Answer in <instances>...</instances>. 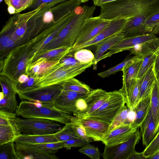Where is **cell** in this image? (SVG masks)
Wrapping results in <instances>:
<instances>
[{
  "label": "cell",
  "instance_id": "obj_1",
  "mask_svg": "<svg viewBox=\"0 0 159 159\" xmlns=\"http://www.w3.org/2000/svg\"><path fill=\"white\" fill-rule=\"evenodd\" d=\"M44 7L42 5L25 13L14 14L9 18L0 33L1 57H4L16 48L29 41V21Z\"/></svg>",
  "mask_w": 159,
  "mask_h": 159
},
{
  "label": "cell",
  "instance_id": "obj_2",
  "mask_svg": "<svg viewBox=\"0 0 159 159\" xmlns=\"http://www.w3.org/2000/svg\"><path fill=\"white\" fill-rule=\"evenodd\" d=\"M96 8L94 5H85L77 7L68 23L43 49L73 46L83 27L88 20L93 17Z\"/></svg>",
  "mask_w": 159,
  "mask_h": 159
},
{
  "label": "cell",
  "instance_id": "obj_3",
  "mask_svg": "<svg viewBox=\"0 0 159 159\" xmlns=\"http://www.w3.org/2000/svg\"><path fill=\"white\" fill-rule=\"evenodd\" d=\"M15 113L23 118L47 119L65 125L71 122L74 116L57 110L53 103L25 100L20 103Z\"/></svg>",
  "mask_w": 159,
  "mask_h": 159
},
{
  "label": "cell",
  "instance_id": "obj_4",
  "mask_svg": "<svg viewBox=\"0 0 159 159\" xmlns=\"http://www.w3.org/2000/svg\"><path fill=\"white\" fill-rule=\"evenodd\" d=\"M94 64L93 61L73 67L54 69L53 71L47 75L35 78L33 89L61 84L64 81L80 74Z\"/></svg>",
  "mask_w": 159,
  "mask_h": 159
},
{
  "label": "cell",
  "instance_id": "obj_5",
  "mask_svg": "<svg viewBox=\"0 0 159 159\" xmlns=\"http://www.w3.org/2000/svg\"><path fill=\"white\" fill-rule=\"evenodd\" d=\"M125 104L124 97L120 91L110 92L108 98L101 106L85 118L111 124L116 116L125 107Z\"/></svg>",
  "mask_w": 159,
  "mask_h": 159
},
{
  "label": "cell",
  "instance_id": "obj_6",
  "mask_svg": "<svg viewBox=\"0 0 159 159\" xmlns=\"http://www.w3.org/2000/svg\"><path fill=\"white\" fill-rule=\"evenodd\" d=\"M15 122L21 134H47L55 133L63 127L56 121L43 119L21 118L16 117Z\"/></svg>",
  "mask_w": 159,
  "mask_h": 159
},
{
  "label": "cell",
  "instance_id": "obj_7",
  "mask_svg": "<svg viewBox=\"0 0 159 159\" xmlns=\"http://www.w3.org/2000/svg\"><path fill=\"white\" fill-rule=\"evenodd\" d=\"M139 128L128 140L112 146L105 145L102 157L104 159H128L136 151L135 147L141 137Z\"/></svg>",
  "mask_w": 159,
  "mask_h": 159
},
{
  "label": "cell",
  "instance_id": "obj_8",
  "mask_svg": "<svg viewBox=\"0 0 159 159\" xmlns=\"http://www.w3.org/2000/svg\"><path fill=\"white\" fill-rule=\"evenodd\" d=\"M71 122L82 125L87 136L95 141H102L110 131V124L94 119L74 116Z\"/></svg>",
  "mask_w": 159,
  "mask_h": 159
},
{
  "label": "cell",
  "instance_id": "obj_9",
  "mask_svg": "<svg viewBox=\"0 0 159 159\" xmlns=\"http://www.w3.org/2000/svg\"><path fill=\"white\" fill-rule=\"evenodd\" d=\"M61 84L37 88L19 92V97L22 100L39 101L53 103L62 90Z\"/></svg>",
  "mask_w": 159,
  "mask_h": 159
},
{
  "label": "cell",
  "instance_id": "obj_10",
  "mask_svg": "<svg viewBox=\"0 0 159 159\" xmlns=\"http://www.w3.org/2000/svg\"><path fill=\"white\" fill-rule=\"evenodd\" d=\"M111 20L101 19L99 16L90 18L83 27L73 46L80 44L94 38L109 26Z\"/></svg>",
  "mask_w": 159,
  "mask_h": 159
},
{
  "label": "cell",
  "instance_id": "obj_11",
  "mask_svg": "<svg viewBox=\"0 0 159 159\" xmlns=\"http://www.w3.org/2000/svg\"><path fill=\"white\" fill-rule=\"evenodd\" d=\"M88 94L62 89L53 101V104L61 111L70 114H73L77 111L76 103L78 100L85 98Z\"/></svg>",
  "mask_w": 159,
  "mask_h": 159
},
{
  "label": "cell",
  "instance_id": "obj_12",
  "mask_svg": "<svg viewBox=\"0 0 159 159\" xmlns=\"http://www.w3.org/2000/svg\"><path fill=\"white\" fill-rule=\"evenodd\" d=\"M143 58L138 57L136 59L128 64L123 68L122 71V86L120 91L127 101L137 79V76Z\"/></svg>",
  "mask_w": 159,
  "mask_h": 159
},
{
  "label": "cell",
  "instance_id": "obj_13",
  "mask_svg": "<svg viewBox=\"0 0 159 159\" xmlns=\"http://www.w3.org/2000/svg\"><path fill=\"white\" fill-rule=\"evenodd\" d=\"M126 20L122 19L111 20L109 26L94 38L86 42L71 47L69 53H73L78 49L94 45L112 36L121 32Z\"/></svg>",
  "mask_w": 159,
  "mask_h": 159
},
{
  "label": "cell",
  "instance_id": "obj_14",
  "mask_svg": "<svg viewBox=\"0 0 159 159\" xmlns=\"http://www.w3.org/2000/svg\"><path fill=\"white\" fill-rule=\"evenodd\" d=\"M109 95V92L101 89L92 90L84 98L87 107L84 110L77 111L73 114L74 116L80 118L87 117L98 109L107 100Z\"/></svg>",
  "mask_w": 159,
  "mask_h": 159
},
{
  "label": "cell",
  "instance_id": "obj_15",
  "mask_svg": "<svg viewBox=\"0 0 159 159\" xmlns=\"http://www.w3.org/2000/svg\"><path fill=\"white\" fill-rule=\"evenodd\" d=\"M156 37L153 33H147L125 38L111 48L101 58L100 61L119 52L129 50L135 45L152 40Z\"/></svg>",
  "mask_w": 159,
  "mask_h": 159
},
{
  "label": "cell",
  "instance_id": "obj_16",
  "mask_svg": "<svg viewBox=\"0 0 159 159\" xmlns=\"http://www.w3.org/2000/svg\"><path fill=\"white\" fill-rule=\"evenodd\" d=\"M138 129L131 123L123 124L110 130L102 142L107 146L122 143L129 140Z\"/></svg>",
  "mask_w": 159,
  "mask_h": 159
},
{
  "label": "cell",
  "instance_id": "obj_17",
  "mask_svg": "<svg viewBox=\"0 0 159 159\" xmlns=\"http://www.w3.org/2000/svg\"><path fill=\"white\" fill-rule=\"evenodd\" d=\"M16 154L19 159H57V156L38 149L30 144L15 143Z\"/></svg>",
  "mask_w": 159,
  "mask_h": 159
},
{
  "label": "cell",
  "instance_id": "obj_18",
  "mask_svg": "<svg viewBox=\"0 0 159 159\" xmlns=\"http://www.w3.org/2000/svg\"><path fill=\"white\" fill-rule=\"evenodd\" d=\"M154 63L148 69L145 75L140 79L139 93L137 103L151 95L157 80L154 70Z\"/></svg>",
  "mask_w": 159,
  "mask_h": 159
},
{
  "label": "cell",
  "instance_id": "obj_19",
  "mask_svg": "<svg viewBox=\"0 0 159 159\" xmlns=\"http://www.w3.org/2000/svg\"><path fill=\"white\" fill-rule=\"evenodd\" d=\"M125 38L124 34L121 32L112 36L94 45L96 49L94 53V63L93 65L94 68H96L98 63L106 52Z\"/></svg>",
  "mask_w": 159,
  "mask_h": 159
},
{
  "label": "cell",
  "instance_id": "obj_20",
  "mask_svg": "<svg viewBox=\"0 0 159 159\" xmlns=\"http://www.w3.org/2000/svg\"><path fill=\"white\" fill-rule=\"evenodd\" d=\"M148 17L138 16L127 19L121 32L125 38L147 34L145 30L143 24Z\"/></svg>",
  "mask_w": 159,
  "mask_h": 159
},
{
  "label": "cell",
  "instance_id": "obj_21",
  "mask_svg": "<svg viewBox=\"0 0 159 159\" xmlns=\"http://www.w3.org/2000/svg\"><path fill=\"white\" fill-rule=\"evenodd\" d=\"M140 128L143 144L146 147L152 141L157 133L156 125L153 117L151 108L146 118Z\"/></svg>",
  "mask_w": 159,
  "mask_h": 159
},
{
  "label": "cell",
  "instance_id": "obj_22",
  "mask_svg": "<svg viewBox=\"0 0 159 159\" xmlns=\"http://www.w3.org/2000/svg\"><path fill=\"white\" fill-rule=\"evenodd\" d=\"M60 61H51L44 58H40L27 67L25 74L34 78L42 76L51 66Z\"/></svg>",
  "mask_w": 159,
  "mask_h": 159
},
{
  "label": "cell",
  "instance_id": "obj_23",
  "mask_svg": "<svg viewBox=\"0 0 159 159\" xmlns=\"http://www.w3.org/2000/svg\"><path fill=\"white\" fill-rule=\"evenodd\" d=\"M58 142L54 134H21L15 141V143L25 144H36Z\"/></svg>",
  "mask_w": 159,
  "mask_h": 159
},
{
  "label": "cell",
  "instance_id": "obj_24",
  "mask_svg": "<svg viewBox=\"0 0 159 159\" xmlns=\"http://www.w3.org/2000/svg\"><path fill=\"white\" fill-rule=\"evenodd\" d=\"M151 95L139 102L133 110L135 112L134 120L131 123V125L139 128L146 118L150 108Z\"/></svg>",
  "mask_w": 159,
  "mask_h": 159
},
{
  "label": "cell",
  "instance_id": "obj_25",
  "mask_svg": "<svg viewBox=\"0 0 159 159\" xmlns=\"http://www.w3.org/2000/svg\"><path fill=\"white\" fill-rule=\"evenodd\" d=\"M159 48V37L148 41L137 44L129 51L131 54L138 57L144 58L155 52Z\"/></svg>",
  "mask_w": 159,
  "mask_h": 159
},
{
  "label": "cell",
  "instance_id": "obj_26",
  "mask_svg": "<svg viewBox=\"0 0 159 159\" xmlns=\"http://www.w3.org/2000/svg\"><path fill=\"white\" fill-rule=\"evenodd\" d=\"M70 48L62 46L51 49H42L36 54L32 63L40 58H44L51 61H60L69 52Z\"/></svg>",
  "mask_w": 159,
  "mask_h": 159
},
{
  "label": "cell",
  "instance_id": "obj_27",
  "mask_svg": "<svg viewBox=\"0 0 159 159\" xmlns=\"http://www.w3.org/2000/svg\"><path fill=\"white\" fill-rule=\"evenodd\" d=\"M21 134L16 122L8 126L0 125V145L15 142Z\"/></svg>",
  "mask_w": 159,
  "mask_h": 159
},
{
  "label": "cell",
  "instance_id": "obj_28",
  "mask_svg": "<svg viewBox=\"0 0 159 159\" xmlns=\"http://www.w3.org/2000/svg\"><path fill=\"white\" fill-rule=\"evenodd\" d=\"M61 84L62 89L85 94L89 93L92 90L88 85L74 78L67 80Z\"/></svg>",
  "mask_w": 159,
  "mask_h": 159
},
{
  "label": "cell",
  "instance_id": "obj_29",
  "mask_svg": "<svg viewBox=\"0 0 159 159\" xmlns=\"http://www.w3.org/2000/svg\"><path fill=\"white\" fill-rule=\"evenodd\" d=\"M150 108L158 132L159 131V81L157 79L151 94Z\"/></svg>",
  "mask_w": 159,
  "mask_h": 159
},
{
  "label": "cell",
  "instance_id": "obj_30",
  "mask_svg": "<svg viewBox=\"0 0 159 159\" xmlns=\"http://www.w3.org/2000/svg\"><path fill=\"white\" fill-rule=\"evenodd\" d=\"M10 15L20 13L26 10L32 4L33 0H4Z\"/></svg>",
  "mask_w": 159,
  "mask_h": 159
},
{
  "label": "cell",
  "instance_id": "obj_31",
  "mask_svg": "<svg viewBox=\"0 0 159 159\" xmlns=\"http://www.w3.org/2000/svg\"><path fill=\"white\" fill-rule=\"evenodd\" d=\"M54 134L58 142H63L72 139L79 138L71 122L65 124L60 130Z\"/></svg>",
  "mask_w": 159,
  "mask_h": 159
},
{
  "label": "cell",
  "instance_id": "obj_32",
  "mask_svg": "<svg viewBox=\"0 0 159 159\" xmlns=\"http://www.w3.org/2000/svg\"><path fill=\"white\" fill-rule=\"evenodd\" d=\"M0 84L2 92L7 97L16 98L17 94L16 85L17 83L13 82L7 77L0 75Z\"/></svg>",
  "mask_w": 159,
  "mask_h": 159
},
{
  "label": "cell",
  "instance_id": "obj_33",
  "mask_svg": "<svg viewBox=\"0 0 159 159\" xmlns=\"http://www.w3.org/2000/svg\"><path fill=\"white\" fill-rule=\"evenodd\" d=\"M15 142L0 145V159H19L17 155Z\"/></svg>",
  "mask_w": 159,
  "mask_h": 159
},
{
  "label": "cell",
  "instance_id": "obj_34",
  "mask_svg": "<svg viewBox=\"0 0 159 159\" xmlns=\"http://www.w3.org/2000/svg\"><path fill=\"white\" fill-rule=\"evenodd\" d=\"M143 25L147 33H159V13L148 17L144 21Z\"/></svg>",
  "mask_w": 159,
  "mask_h": 159
},
{
  "label": "cell",
  "instance_id": "obj_35",
  "mask_svg": "<svg viewBox=\"0 0 159 159\" xmlns=\"http://www.w3.org/2000/svg\"><path fill=\"white\" fill-rule=\"evenodd\" d=\"M159 48L154 52L143 58L139 71L137 79H141L155 63Z\"/></svg>",
  "mask_w": 159,
  "mask_h": 159
},
{
  "label": "cell",
  "instance_id": "obj_36",
  "mask_svg": "<svg viewBox=\"0 0 159 159\" xmlns=\"http://www.w3.org/2000/svg\"><path fill=\"white\" fill-rule=\"evenodd\" d=\"M138 57L134 56L126 58L122 62L116 66L106 70L99 73L98 75L101 78H104L111 75L114 74L118 71H122L124 66L135 60Z\"/></svg>",
  "mask_w": 159,
  "mask_h": 159
},
{
  "label": "cell",
  "instance_id": "obj_37",
  "mask_svg": "<svg viewBox=\"0 0 159 159\" xmlns=\"http://www.w3.org/2000/svg\"><path fill=\"white\" fill-rule=\"evenodd\" d=\"M0 111L14 113L17 107L16 98H10L6 97L2 92H0Z\"/></svg>",
  "mask_w": 159,
  "mask_h": 159
},
{
  "label": "cell",
  "instance_id": "obj_38",
  "mask_svg": "<svg viewBox=\"0 0 159 159\" xmlns=\"http://www.w3.org/2000/svg\"><path fill=\"white\" fill-rule=\"evenodd\" d=\"M73 55L75 58L82 64L94 62V54L90 50L87 49H78L73 52Z\"/></svg>",
  "mask_w": 159,
  "mask_h": 159
},
{
  "label": "cell",
  "instance_id": "obj_39",
  "mask_svg": "<svg viewBox=\"0 0 159 159\" xmlns=\"http://www.w3.org/2000/svg\"><path fill=\"white\" fill-rule=\"evenodd\" d=\"M130 110L127 106H125L116 116L110 124V131L123 124L131 123L128 118V113Z\"/></svg>",
  "mask_w": 159,
  "mask_h": 159
},
{
  "label": "cell",
  "instance_id": "obj_40",
  "mask_svg": "<svg viewBox=\"0 0 159 159\" xmlns=\"http://www.w3.org/2000/svg\"><path fill=\"white\" fill-rule=\"evenodd\" d=\"M140 79H137L125 103L128 108L133 110L138 101L140 87Z\"/></svg>",
  "mask_w": 159,
  "mask_h": 159
},
{
  "label": "cell",
  "instance_id": "obj_41",
  "mask_svg": "<svg viewBox=\"0 0 159 159\" xmlns=\"http://www.w3.org/2000/svg\"><path fill=\"white\" fill-rule=\"evenodd\" d=\"M159 152V131L156 136L143 151L146 158L149 159L150 157Z\"/></svg>",
  "mask_w": 159,
  "mask_h": 159
},
{
  "label": "cell",
  "instance_id": "obj_42",
  "mask_svg": "<svg viewBox=\"0 0 159 159\" xmlns=\"http://www.w3.org/2000/svg\"><path fill=\"white\" fill-rule=\"evenodd\" d=\"M30 145L38 149L53 154H55L59 149L63 148L62 142Z\"/></svg>",
  "mask_w": 159,
  "mask_h": 159
},
{
  "label": "cell",
  "instance_id": "obj_43",
  "mask_svg": "<svg viewBox=\"0 0 159 159\" xmlns=\"http://www.w3.org/2000/svg\"><path fill=\"white\" fill-rule=\"evenodd\" d=\"M79 152L88 156L92 159H99L101 152L98 148L93 145L89 144L81 147Z\"/></svg>",
  "mask_w": 159,
  "mask_h": 159
},
{
  "label": "cell",
  "instance_id": "obj_44",
  "mask_svg": "<svg viewBox=\"0 0 159 159\" xmlns=\"http://www.w3.org/2000/svg\"><path fill=\"white\" fill-rule=\"evenodd\" d=\"M68 0H33L31 5L26 10L28 11L37 8L41 5L55 6Z\"/></svg>",
  "mask_w": 159,
  "mask_h": 159
},
{
  "label": "cell",
  "instance_id": "obj_45",
  "mask_svg": "<svg viewBox=\"0 0 159 159\" xmlns=\"http://www.w3.org/2000/svg\"><path fill=\"white\" fill-rule=\"evenodd\" d=\"M17 115L16 113L0 111V125L8 126L15 122Z\"/></svg>",
  "mask_w": 159,
  "mask_h": 159
},
{
  "label": "cell",
  "instance_id": "obj_46",
  "mask_svg": "<svg viewBox=\"0 0 159 159\" xmlns=\"http://www.w3.org/2000/svg\"><path fill=\"white\" fill-rule=\"evenodd\" d=\"M89 143L87 141L81 138H75L62 142L63 148L70 149L72 148L82 147Z\"/></svg>",
  "mask_w": 159,
  "mask_h": 159
},
{
  "label": "cell",
  "instance_id": "obj_47",
  "mask_svg": "<svg viewBox=\"0 0 159 159\" xmlns=\"http://www.w3.org/2000/svg\"><path fill=\"white\" fill-rule=\"evenodd\" d=\"M72 123L74 129L79 138L87 141L89 143L92 141L93 140L87 136L85 129L82 125Z\"/></svg>",
  "mask_w": 159,
  "mask_h": 159
},
{
  "label": "cell",
  "instance_id": "obj_48",
  "mask_svg": "<svg viewBox=\"0 0 159 159\" xmlns=\"http://www.w3.org/2000/svg\"><path fill=\"white\" fill-rule=\"evenodd\" d=\"M84 98L80 99L77 101L76 106L77 111H82L86 108L87 104Z\"/></svg>",
  "mask_w": 159,
  "mask_h": 159
},
{
  "label": "cell",
  "instance_id": "obj_49",
  "mask_svg": "<svg viewBox=\"0 0 159 159\" xmlns=\"http://www.w3.org/2000/svg\"><path fill=\"white\" fill-rule=\"evenodd\" d=\"M146 159L142 152H139L135 151L128 158V159Z\"/></svg>",
  "mask_w": 159,
  "mask_h": 159
},
{
  "label": "cell",
  "instance_id": "obj_50",
  "mask_svg": "<svg viewBox=\"0 0 159 159\" xmlns=\"http://www.w3.org/2000/svg\"><path fill=\"white\" fill-rule=\"evenodd\" d=\"M30 76L24 73L20 75L17 79V83L23 84L27 82L29 80Z\"/></svg>",
  "mask_w": 159,
  "mask_h": 159
},
{
  "label": "cell",
  "instance_id": "obj_51",
  "mask_svg": "<svg viewBox=\"0 0 159 159\" xmlns=\"http://www.w3.org/2000/svg\"><path fill=\"white\" fill-rule=\"evenodd\" d=\"M117 0H93L94 6H100L105 3Z\"/></svg>",
  "mask_w": 159,
  "mask_h": 159
},
{
  "label": "cell",
  "instance_id": "obj_52",
  "mask_svg": "<svg viewBox=\"0 0 159 159\" xmlns=\"http://www.w3.org/2000/svg\"><path fill=\"white\" fill-rule=\"evenodd\" d=\"M154 70L157 77L159 73V48L158 54L154 63Z\"/></svg>",
  "mask_w": 159,
  "mask_h": 159
},
{
  "label": "cell",
  "instance_id": "obj_53",
  "mask_svg": "<svg viewBox=\"0 0 159 159\" xmlns=\"http://www.w3.org/2000/svg\"><path fill=\"white\" fill-rule=\"evenodd\" d=\"M149 159H159V152L156 155L152 156Z\"/></svg>",
  "mask_w": 159,
  "mask_h": 159
},
{
  "label": "cell",
  "instance_id": "obj_54",
  "mask_svg": "<svg viewBox=\"0 0 159 159\" xmlns=\"http://www.w3.org/2000/svg\"><path fill=\"white\" fill-rule=\"evenodd\" d=\"M82 3H85L88 2L89 0H80Z\"/></svg>",
  "mask_w": 159,
  "mask_h": 159
},
{
  "label": "cell",
  "instance_id": "obj_55",
  "mask_svg": "<svg viewBox=\"0 0 159 159\" xmlns=\"http://www.w3.org/2000/svg\"><path fill=\"white\" fill-rule=\"evenodd\" d=\"M157 78L158 80L159 81V73L157 75Z\"/></svg>",
  "mask_w": 159,
  "mask_h": 159
}]
</instances>
